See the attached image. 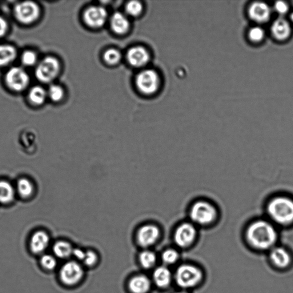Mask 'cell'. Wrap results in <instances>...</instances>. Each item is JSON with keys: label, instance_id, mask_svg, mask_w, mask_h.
<instances>
[{"label": "cell", "instance_id": "obj_1", "mask_svg": "<svg viewBox=\"0 0 293 293\" xmlns=\"http://www.w3.org/2000/svg\"><path fill=\"white\" fill-rule=\"evenodd\" d=\"M243 235L250 246L264 250L273 248L279 238V228L265 216H255L244 224Z\"/></svg>", "mask_w": 293, "mask_h": 293}, {"label": "cell", "instance_id": "obj_2", "mask_svg": "<svg viewBox=\"0 0 293 293\" xmlns=\"http://www.w3.org/2000/svg\"><path fill=\"white\" fill-rule=\"evenodd\" d=\"M264 216L279 229L293 227V196L285 192H276L264 200Z\"/></svg>", "mask_w": 293, "mask_h": 293}, {"label": "cell", "instance_id": "obj_3", "mask_svg": "<svg viewBox=\"0 0 293 293\" xmlns=\"http://www.w3.org/2000/svg\"><path fill=\"white\" fill-rule=\"evenodd\" d=\"M187 219L199 229L210 228L219 223L222 212L213 200L204 196L195 198L190 203L187 210Z\"/></svg>", "mask_w": 293, "mask_h": 293}, {"label": "cell", "instance_id": "obj_4", "mask_svg": "<svg viewBox=\"0 0 293 293\" xmlns=\"http://www.w3.org/2000/svg\"><path fill=\"white\" fill-rule=\"evenodd\" d=\"M199 228L186 219L176 224L173 237L175 244L181 248H187L198 238Z\"/></svg>", "mask_w": 293, "mask_h": 293}, {"label": "cell", "instance_id": "obj_5", "mask_svg": "<svg viewBox=\"0 0 293 293\" xmlns=\"http://www.w3.org/2000/svg\"><path fill=\"white\" fill-rule=\"evenodd\" d=\"M61 69L57 58L52 56L44 58L36 66L35 77L43 83H50L58 77Z\"/></svg>", "mask_w": 293, "mask_h": 293}, {"label": "cell", "instance_id": "obj_6", "mask_svg": "<svg viewBox=\"0 0 293 293\" xmlns=\"http://www.w3.org/2000/svg\"><path fill=\"white\" fill-rule=\"evenodd\" d=\"M14 15L19 23L28 26L37 21L41 15V10L37 3L24 1L15 4Z\"/></svg>", "mask_w": 293, "mask_h": 293}, {"label": "cell", "instance_id": "obj_7", "mask_svg": "<svg viewBox=\"0 0 293 293\" xmlns=\"http://www.w3.org/2000/svg\"><path fill=\"white\" fill-rule=\"evenodd\" d=\"M4 82L11 91L21 92L26 89L30 83V78L27 71L19 67H14L6 72Z\"/></svg>", "mask_w": 293, "mask_h": 293}, {"label": "cell", "instance_id": "obj_8", "mask_svg": "<svg viewBox=\"0 0 293 293\" xmlns=\"http://www.w3.org/2000/svg\"><path fill=\"white\" fill-rule=\"evenodd\" d=\"M175 278L178 285L183 288L194 287L202 278V272L191 265H182L176 271Z\"/></svg>", "mask_w": 293, "mask_h": 293}, {"label": "cell", "instance_id": "obj_9", "mask_svg": "<svg viewBox=\"0 0 293 293\" xmlns=\"http://www.w3.org/2000/svg\"><path fill=\"white\" fill-rule=\"evenodd\" d=\"M159 83L158 74L151 70L140 72L136 79V84L138 90L145 95L154 94L158 89Z\"/></svg>", "mask_w": 293, "mask_h": 293}, {"label": "cell", "instance_id": "obj_10", "mask_svg": "<svg viewBox=\"0 0 293 293\" xmlns=\"http://www.w3.org/2000/svg\"><path fill=\"white\" fill-rule=\"evenodd\" d=\"M161 231L155 223L143 224L136 232V240L140 246L147 247L152 245L159 239Z\"/></svg>", "mask_w": 293, "mask_h": 293}, {"label": "cell", "instance_id": "obj_11", "mask_svg": "<svg viewBox=\"0 0 293 293\" xmlns=\"http://www.w3.org/2000/svg\"><path fill=\"white\" fill-rule=\"evenodd\" d=\"M107 12L101 7H91L84 12L83 19L88 26L99 28L104 25L107 19Z\"/></svg>", "mask_w": 293, "mask_h": 293}, {"label": "cell", "instance_id": "obj_12", "mask_svg": "<svg viewBox=\"0 0 293 293\" xmlns=\"http://www.w3.org/2000/svg\"><path fill=\"white\" fill-rule=\"evenodd\" d=\"M83 270L81 266L75 262H68L60 270V278L67 285H73L82 278Z\"/></svg>", "mask_w": 293, "mask_h": 293}, {"label": "cell", "instance_id": "obj_13", "mask_svg": "<svg viewBox=\"0 0 293 293\" xmlns=\"http://www.w3.org/2000/svg\"><path fill=\"white\" fill-rule=\"evenodd\" d=\"M248 14L253 21L258 23H264L270 19L271 10L267 4L255 2L252 3L248 8Z\"/></svg>", "mask_w": 293, "mask_h": 293}, {"label": "cell", "instance_id": "obj_14", "mask_svg": "<svg viewBox=\"0 0 293 293\" xmlns=\"http://www.w3.org/2000/svg\"><path fill=\"white\" fill-rule=\"evenodd\" d=\"M127 59L131 66L142 67L146 66L150 60V55L146 48L137 46L131 48L127 53Z\"/></svg>", "mask_w": 293, "mask_h": 293}, {"label": "cell", "instance_id": "obj_15", "mask_svg": "<svg viewBox=\"0 0 293 293\" xmlns=\"http://www.w3.org/2000/svg\"><path fill=\"white\" fill-rule=\"evenodd\" d=\"M272 36L279 41L286 40L291 34V27L285 19L279 18L274 20L271 26Z\"/></svg>", "mask_w": 293, "mask_h": 293}, {"label": "cell", "instance_id": "obj_16", "mask_svg": "<svg viewBox=\"0 0 293 293\" xmlns=\"http://www.w3.org/2000/svg\"><path fill=\"white\" fill-rule=\"evenodd\" d=\"M270 258L275 266L285 268L290 265L291 257L290 252L282 247H274L271 248Z\"/></svg>", "mask_w": 293, "mask_h": 293}, {"label": "cell", "instance_id": "obj_17", "mask_svg": "<svg viewBox=\"0 0 293 293\" xmlns=\"http://www.w3.org/2000/svg\"><path fill=\"white\" fill-rule=\"evenodd\" d=\"M49 243L50 237L46 232H36L31 239V249L35 254L41 253L46 249Z\"/></svg>", "mask_w": 293, "mask_h": 293}, {"label": "cell", "instance_id": "obj_18", "mask_svg": "<svg viewBox=\"0 0 293 293\" xmlns=\"http://www.w3.org/2000/svg\"><path fill=\"white\" fill-rule=\"evenodd\" d=\"M16 48L10 44H0V67H5L13 63L17 58Z\"/></svg>", "mask_w": 293, "mask_h": 293}, {"label": "cell", "instance_id": "obj_19", "mask_svg": "<svg viewBox=\"0 0 293 293\" xmlns=\"http://www.w3.org/2000/svg\"><path fill=\"white\" fill-rule=\"evenodd\" d=\"M111 26L116 34L123 35L129 30L130 22L125 15L115 13L111 20Z\"/></svg>", "mask_w": 293, "mask_h": 293}, {"label": "cell", "instance_id": "obj_20", "mask_svg": "<svg viewBox=\"0 0 293 293\" xmlns=\"http://www.w3.org/2000/svg\"><path fill=\"white\" fill-rule=\"evenodd\" d=\"M47 91L40 86L32 87L28 92V101L34 106H41L47 98Z\"/></svg>", "mask_w": 293, "mask_h": 293}, {"label": "cell", "instance_id": "obj_21", "mask_svg": "<svg viewBox=\"0 0 293 293\" xmlns=\"http://www.w3.org/2000/svg\"><path fill=\"white\" fill-rule=\"evenodd\" d=\"M150 286V279L144 275L135 276L129 283L130 290L133 293H146L149 290Z\"/></svg>", "mask_w": 293, "mask_h": 293}, {"label": "cell", "instance_id": "obj_22", "mask_svg": "<svg viewBox=\"0 0 293 293\" xmlns=\"http://www.w3.org/2000/svg\"><path fill=\"white\" fill-rule=\"evenodd\" d=\"M154 279L156 285L161 288L166 287L171 282V272L165 267H159L154 272Z\"/></svg>", "mask_w": 293, "mask_h": 293}, {"label": "cell", "instance_id": "obj_23", "mask_svg": "<svg viewBox=\"0 0 293 293\" xmlns=\"http://www.w3.org/2000/svg\"><path fill=\"white\" fill-rule=\"evenodd\" d=\"M15 190L12 184L5 180L0 181V203L8 204L13 201Z\"/></svg>", "mask_w": 293, "mask_h": 293}, {"label": "cell", "instance_id": "obj_24", "mask_svg": "<svg viewBox=\"0 0 293 293\" xmlns=\"http://www.w3.org/2000/svg\"><path fill=\"white\" fill-rule=\"evenodd\" d=\"M53 250L55 254L61 258L68 257L74 250L71 244L65 241L56 242L54 244Z\"/></svg>", "mask_w": 293, "mask_h": 293}, {"label": "cell", "instance_id": "obj_25", "mask_svg": "<svg viewBox=\"0 0 293 293\" xmlns=\"http://www.w3.org/2000/svg\"><path fill=\"white\" fill-rule=\"evenodd\" d=\"M19 194L23 198H29L33 194L34 187L30 180L26 178L20 179L17 184Z\"/></svg>", "mask_w": 293, "mask_h": 293}, {"label": "cell", "instance_id": "obj_26", "mask_svg": "<svg viewBox=\"0 0 293 293\" xmlns=\"http://www.w3.org/2000/svg\"><path fill=\"white\" fill-rule=\"evenodd\" d=\"M47 95L52 102L57 103L63 99L64 91L63 88L58 84H52L48 88Z\"/></svg>", "mask_w": 293, "mask_h": 293}, {"label": "cell", "instance_id": "obj_27", "mask_svg": "<svg viewBox=\"0 0 293 293\" xmlns=\"http://www.w3.org/2000/svg\"><path fill=\"white\" fill-rule=\"evenodd\" d=\"M38 55L32 50H26L23 52L21 56V62L26 67H32L38 63Z\"/></svg>", "mask_w": 293, "mask_h": 293}, {"label": "cell", "instance_id": "obj_28", "mask_svg": "<svg viewBox=\"0 0 293 293\" xmlns=\"http://www.w3.org/2000/svg\"><path fill=\"white\" fill-rule=\"evenodd\" d=\"M265 36V32L262 27L256 26L252 27L248 31V37L250 41L258 43L261 42Z\"/></svg>", "mask_w": 293, "mask_h": 293}, {"label": "cell", "instance_id": "obj_29", "mask_svg": "<svg viewBox=\"0 0 293 293\" xmlns=\"http://www.w3.org/2000/svg\"><path fill=\"white\" fill-rule=\"evenodd\" d=\"M140 262L144 268H150L155 263L156 256L153 252L144 251L140 254Z\"/></svg>", "mask_w": 293, "mask_h": 293}, {"label": "cell", "instance_id": "obj_30", "mask_svg": "<svg viewBox=\"0 0 293 293\" xmlns=\"http://www.w3.org/2000/svg\"><path fill=\"white\" fill-rule=\"evenodd\" d=\"M121 56L119 51L115 49H110L104 53V59L109 65H115L120 61Z\"/></svg>", "mask_w": 293, "mask_h": 293}, {"label": "cell", "instance_id": "obj_31", "mask_svg": "<svg viewBox=\"0 0 293 293\" xmlns=\"http://www.w3.org/2000/svg\"><path fill=\"white\" fill-rule=\"evenodd\" d=\"M143 6L142 4L137 1H132L127 4L126 12L127 14L133 17L139 16L142 13Z\"/></svg>", "mask_w": 293, "mask_h": 293}, {"label": "cell", "instance_id": "obj_32", "mask_svg": "<svg viewBox=\"0 0 293 293\" xmlns=\"http://www.w3.org/2000/svg\"><path fill=\"white\" fill-rule=\"evenodd\" d=\"M178 252L173 249H168L164 252L162 255V259L164 262L167 264L175 263L178 258Z\"/></svg>", "mask_w": 293, "mask_h": 293}, {"label": "cell", "instance_id": "obj_33", "mask_svg": "<svg viewBox=\"0 0 293 293\" xmlns=\"http://www.w3.org/2000/svg\"><path fill=\"white\" fill-rule=\"evenodd\" d=\"M41 263L44 268L48 270H52L56 266L55 259L50 255H45L42 256Z\"/></svg>", "mask_w": 293, "mask_h": 293}, {"label": "cell", "instance_id": "obj_34", "mask_svg": "<svg viewBox=\"0 0 293 293\" xmlns=\"http://www.w3.org/2000/svg\"><path fill=\"white\" fill-rule=\"evenodd\" d=\"M97 260V256L94 252L87 251L86 252L85 257L83 260L84 263L87 266H92L96 262Z\"/></svg>", "mask_w": 293, "mask_h": 293}, {"label": "cell", "instance_id": "obj_35", "mask_svg": "<svg viewBox=\"0 0 293 293\" xmlns=\"http://www.w3.org/2000/svg\"><path fill=\"white\" fill-rule=\"evenodd\" d=\"M274 7L275 11L280 15L286 14L288 11L287 4L282 1L276 2Z\"/></svg>", "mask_w": 293, "mask_h": 293}, {"label": "cell", "instance_id": "obj_36", "mask_svg": "<svg viewBox=\"0 0 293 293\" xmlns=\"http://www.w3.org/2000/svg\"><path fill=\"white\" fill-rule=\"evenodd\" d=\"M8 28H9V26L7 20L2 16H0V38L4 37L7 34Z\"/></svg>", "mask_w": 293, "mask_h": 293}, {"label": "cell", "instance_id": "obj_37", "mask_svg": "<svg viewBox=\"0 0 293 293\" xmlns=\"http://www.w3.org/2000/svg\"><path fill=\"white\" fill-rule=\"evenodd\" d=\"M76 258H78L80 260H84V257H85L86 252H84L82 250L79 249V248H75L73 250V252H72Z\"/></svg>", "mask_w": 293, "mask_h": 293}, {"label": "cell", "instance_id": "obj_38", "mask_svg": "<svg viewBox=\"0 0 293 293\" xmlns=\"http://www.w3.org/2000/svg\"><path fill=\"white\" fill-rule=\"evenodd\" d=\"M290 19H291V21L293 22V12L290 15Z\"/></svg>", "mask_w": 293, "mask_h": 293}, {"label": "cell", "instance_id": "obj_39", "mask_svg": "<svg viewBox=\"0 0 293 293\" xmlns=\"http://www.w3.org/2000/svg\"><path fill=\"white\" fill-rule=\"evenodd\" d=\"M177 293H187V292H184V291H181V292H177Z\"/></svg>", "mask_w": 293, "mask_h": 293}]
</instances>
